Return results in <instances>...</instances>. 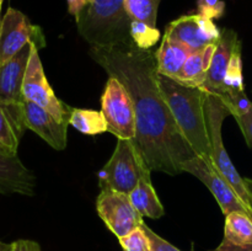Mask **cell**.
<instances>
[{"instance_id": "obj_24", "label": "cell", "mask_w": 252, "mask_h": 251, "mask_svg": "<svg viewBox=\"0 0 252 251\" xmlns=\"http://www.w3.org/2000/svg\"><path fill=\"white\" fill-rule=\"evenodd\" d=\"M130 39L140 49H152L160 38V32L157 27L150 26L142 21H130Z\"/></svg>"}, {"instance_id": "obj_18", "label": "cell", "mask_w": 252, "mask_h": 251, "mask_svg": "<svg viewBox=\"0 0 252 251\" xmlns=\"http://www.w3.org/2000/svg\"><path fill=\"white\" fill-rule=\"evenodd\" d=\"M191 53L186 46L164 34L159 49L155 52L158 74L175 79Z\"/></svg>"}, {"instance_id": "obj_34", "label": "cell", "mask_w": 252, "mask_h": 251, "mask_svg": "<svg viewBox=\"0 0 252 251\" xmlns=\"http://www.w3.org/2000/svg\"><path fill=\"white\" fill-rule=\"evenodd\" d=\"M2 1H4V0H0V11H1V5H2Z\"/></svg>"}, {"instance_id": "obj_19", "label": "cell", "mask_w": 252, "mask_h": 251, "mask_svg": "<svg viewBox=\"0 0 252 251\" xmlns=\"http://www.w3.org/2000/svg\"><path fill=\"white\" fill-rule=\"evenodd\" d=\"M128 196L133 207L142 217L158 219L164 216V207L153 187L150 175L142 177L135 188Z\"/></svg>"}, {"instance_id": "obj_28", "label": "cell", "mask_w": 252, "mask_h": 251, "mask_svg": "<svg viewBox=\"0 0 252 251\" xmlns=\"http://www.w3.org/2000/svg\"><path fill=\"white\" fill-rule=\"evenodd\" d=\"M235 121L238 122L239 127H240L241 132H243L244 138H245L246 143L249 147L252 149V105L249 110L248 113L241 116H236Z\"/></svg>"}, {"instance_id": "obj_17", "label": "cell", "mask_w": 252, "mask_h": 251, "mask_svg": "<svg viewBox=\"0 0 252 251\" xmlns=\"http://www.w3.org/2000/svg\"><path fill=\"white\" fill-rule=\"evenodd\" d=\"M216 48L217 44H209L206 48L192 52L174 80L189 88H202Z\"/></svg>"}, {"instance_id": "obj_9", "label": "cell", "mask_w": 252, "mask_h": 251, "mask_svg": "<svg viewBox=\"0 0 252 251\" xmlns=\"http://www.w3.org/2000/svg\"><path fill=\"white\" fill-rule=\"evenodd\" d=\"M96 209L117 239L128 235L144 223L143 217L133 207L129 196L122 192L101 189L96 199Z\"/></svg>"}, {"instance_id": "obj_15", "label": "cell", "mask_w": 252, "mask_h": 251, "mask_svg": "<svg viewBox=\"0 0 252 251\" xmlns=\"http://www.w3.org/2000/svg\"><path fill=\"white\" fill-rule=\"evenodd\" d=\"M240 43L238 34L233 30H223L220 39L217 43L216 52L212 58L211 65L207 71L206 83L202 89L207 93L214 94L217 96L223 95V85L225 79L226 69L233 56L234 49Z\"/></svg>"}, {"instance_id": "obj_21", "label": "cell", "mask_w": 252, "mask_h": 251, "mask_svg": "<svg viewBox=\"0 0 252 251\" xmlns=\"http://www.w3.org/2000/svg\"><path fill=\"white\" fill-rule=\"evenodd\" d=\"M69 126L88 135H96L107 132V125L102 112L94 110L73 108L69 118Z\"/></svg>"}, {"instance_id": "obj_31", "label": "cell", "mask_w": 252, "mask_h": 251, "mask_svg": "<svg viewBox=\"0 0 252 251\" xmlns=\"http://www.w3.org/2000/svg\"><path fill=\"white\" fill-rule=\"evenodd\" d=\"M213 251H252V245H248V246H239V245H234V244L229 243L224 239L223 241L220 243V245L218 248L214 249Z\"/></svg>"}, {"instance_id": "obj_3", "label": "cell", "mask_w": 252, "mask_h": 251, "mask_svg": "<svg viewBox=\"0 0 252 251\" xmlns=\"http://www.w3.org/2000/svg\"><path fill=\"white\" fill-rule=\"evenodd\" d=\"M75 20L79 32L90 46L132 41V20L126 12L125 0H91Z\"/></svg>"}, {"instance_id": "obj_6", "label": "cell", "mask_w": 252, "mask_h": 251, "mask_svg": "<svg viewBox=\"0 0 252 251\" xmlns=\"http://www.w3.org/2000/svg\"><path fill=\"white\" fill-rule=\"evenodd\" d=\"M101 112L107 125V132L117 139H134L135 113L127 89L118 79L110 76L101 97Z\"/></svg>"}, {"instance_id": "obj_11", "label": "cell", "mask_w": 252, "mask_h": 251, "mask_svg": "<svg viewBox=\"0 0 252 251\" xmlns=\"http://www.w3.org/2000/svg\"><path fill=\"white\" fill-rule=\"evenodd\" d=\"M165 36L186 46L191 52L206 48L209 44H217L221 31L213 20L202 16L198 12L185 15L172 21L165 30Z\"/></svg>"}, {"instance_id": "obj_22", "label": "cell", "mask_w": 252, "mask_h": 251, "mask_svg": "<svg viewBox=\"0 0 252 251\" xmlns=\"http://www.w3.org/2000/svg\"><path fill=\"white\" fill-rule=\"evenodd\" d=\"M245 93L243 78V58H241V42L234 49L233 56L226 69L225 79L223 85V95L219 96L221 100Z\"/></svg>"}, {"instance_id": "obj_20", "label": "cell", "mask_w": 252, "mask_h": 251, "mask_svg": "<svg viewBox=\"0 0 252 251\" xmlns=\"http://www.w3.org/2000/svg\"><path fill=\"white\" fill-rule=\"evenodd\" d=\"M224 239L234 245H252V216L246 211H235L225 216Z\"/></svg>"}, {"instance_id": "obj_8", "label": "cell", "mask_w": 252, "mask_h": 251, "mask_svg": "<svg viewBox=\"0 0 252 251\" xmlns=\"http://www.w3.org/2000/svg\"><path fill=\"white\" fill-rule=\"evenodd\" d=\"M29 43H34L39 49L46 47L41 27L32 25L24 12L9 7L0 21V65Z\"/></svg>"}, {"instance_id": "obj_13", "label": "cell", "mask_w": 252, "mask_h": 251, "mask_svg": "<svg viewBox=\"0 0 252 251\" xmlns=\"http://www.w3.org/2000/svg\"><path fill=\"white\" fill-rule=\"evenodd\" d=\"M36 176L27 169L17 153L0 148V193L33 196Z\"/></svg>"}, {"instance_id": "obj_2", "label": "cell", "mask_w": 252, "mask_h": 251, "mask_svg": "<svg viewBox=\"0 0 252 251\" xmlns=\"http://www.w3.org/2000/svg\"><path fill=\"white\" fill-rule=\"evenodd\" d=\"M158 85L172 117L185 139L197 157L212 162L211 142L206 118L207 91L189 88L167 76L158 74Z\"/></svg>"}, {"instance_id": "obj_4", "label": "cell", "mask_w": 252, "mask_h": 251, "mask_svg": "<svg viewBox=\"0 0 252 251\" xmlns=\"http://www.w3.org/2000/svg\"><path fill=\"white\" fill-rule=\"evenodd\" d=\"M206 118H207V128H208L209 142H211L212 150V164L219 171V174L231 185L241 201L248 207L249 212L252 216V199L248 188L245 186V181L238 170L234 166L233 161L229 157L228 152L225 150L221 137V127L223 122L230 112L226 108L225 103L219 96L214 94L207 93L206 103Z\"/></svg>"}, {"instance_id": "obj_10", "label": "cell", "mask_w": 252, "mask_h": 251, "mask_svg": "<svg viewBox=\"0 0 252 251\" xmlns=\"http://www.w3.org/2000/svg\"><path fill=\"white\" fill-rule=\"evenodd\" d=\"M182 171L193 175L206 185L207 188L212 192L214 198L220 206L224 216L235 211L249 212L248 207L241 201L235 189L219 174L218 170L213 166L211 161L196 155L182 165Z\"/></svg>"}, {"instance_id": "obj_33", "label": "cell", "mask_w": 252, "mask_h": 251, "mask_svg": "<svg viewBox=\"0 0 252 251\" xmlns=\"http://www.w3.org/2000/svg\"><path fill=\"white\" fill-rule=\"evenodd\" d=\"M244 181H245V186L246 188H248L249 193H250L251 199H252V179H244Z\"/></svg>"}, {"instance_id": "obj_5", "label": "cell", "mask_w": 252, "mask_h": 251, "mask_svg": "<svg viewBox=\"0 0 252 251\" xmlns=\"http://www.w3.org/2000/svg\"><path fill=\"white\" fill-rule=\"evenodd\" d=\"M132 139H117L111 159L98 172L101 189L129 194L142 177L150 175Z\"/></svg>"}, {"instance_id": "obj_16", "label": "cell", "mask_w": 252, "mask_h": 251, "mask_svg": "<svg viewBox=\"0 0 252 251\" xmlns=\"http://www.w3.org/2000/svg\"><path fill=\"white\" fill-rule=\"evenodd\" d=\"M22 106L0 105V148L17 153L20 140L26 130Z\"/></svg>"}, {"instance_id": "obj_27", "label": "cell", "mask_w": 252, "mask_h": 251, "mask_svg": "<svg viewBox=\"0 0 252 251\" xmlns=\"http://www.w3.org/2000/svg\"><path fill=\"white\" fill-rule=\"evenodd\" d=\"M142 226L143 229H144L145 234L148 235V238H149L153 251H181L179 250L176 246H174L172 244H170L169 241H166L165 239H162L161 236L158 235V234L155 233V231H153L145 223H143Z\"/></svg>"}, {"instance_id": "obj_23", "label": "cell", "mask_w": 252, "mask_h": 251, "mask_svg": "<svg viewBox=\"0 0 252 251\" xmlns=\"http://www.w3.org/2000/svg\"><path fill=\"white\" fill-rule=\"evenodd\" d=\"M160 1L161 0H125V9L130 20L157 27Z\"/></svg>"}, {"instance_id": "obj_14", "label": "cell", "mask_w": 252, "mask_h": 251, "mask_svg": "<svg viewBox=\"0 0 252 251\" xmlns=\"http://www.w3.org/2000/svg\"><path fill=\"white\" fill-rule=\"evenodd\" d=\"M24 116L27 129L33 130L53 149L63 150L66 147L69 123L57 120L48 111L27 100H24Z\"/></svg>"}, {"instance_id": "obj_1", "label": "cell", "mask_w": 252, "mask_h": 251, "mask_svg": "<svg viewBox=\"0 0 252 251\" xmlns=\"http://www.w3.org/2000/svg\"><path fill=\"white\" fill-rule=\"evenodd\" d=\"M90 56L108 76L125 85L133 101L135 137L133 143L150 171L181 174L182 165L196 157L172 117L158 85L155 53L132 41L91 46Z\"/></svg>"}, {"instance_id": "obj_30", "label": "cell", "mask_w": 252, "mask_h": 251, "mask_svg": "<svg viewBox=\"0 0 252 251\" xmlns=\"http://www.w3.org/2000/svg\"><path fill=\"white\" fill-rule=\"evenodd\" d=\"M91 0H66L68 2V11L69 14L76 17L85 10V7L90 4Z\"/></svg>"}, {"instance_id": "obj_7", "label": "cell", "mask_w": 252, "mask_h": 251, "mask_svg": "<svg viewBox=\"0 0 252 251\" xmlns=\"http://www.w3.org/2000/svg\"><path fill=\"white\" fill-rule=\"evenodd\" d=\"M38 51V47L33 46L29 64H27L26 73H25L22 95L25 100L41 106L42 108L52 113L57 120L69 123L73 108L69 107L54 95L44 74Z\"/></svg>"}, {"instance_id": "obj_29", "label": "cell", "mask_w": 252, "mask_h": 251, "mask_svg": "<svg viewBox=\"0 0 252 251\" xmlns=\"http://www.w3.org/2000/svg\"><path fill=\"white\" fill-rule=\"evenodd\" d=\"M14 251H41L38 244L33 240H27V239H20L12 243Z\"/></svg>"}, {"instance_id": "obj_26", "label": "cell", "mask_w": 252, "mask_h": 251, "mask_svg": "<svg viewBox=\"0 0 252 251\" xmlns=\"http://www.w3.org/2000/svg\"><path fill=\"white\" fill-rule=\"evenodd\" d=\"M198 14L211 20L219 19L225 11V2L223 0H198L197 1Z\"/></svg>"}, {"instance_id": "obj_25", "label": "cell", "mask_w": 252, "mask_h": 251, "mask_svg": "<svg viewBox=\"0 0 252 251\" xmlns=\"http://www.w3.org/2000/svg\"><path fill=\"white\" fill-rule=\"evenodd\" d=\"M118 240L123 251H153L149 238L145 234L143 226H139Z\"/></svg>"}, {"instance_id": "obj_32", "label": "cell", "mask_w": 252, "mask_h": 251, "mask_svg": "<svg viewBox=\"0 0 252 251\" xmlns=\"http://www.w3.org/2000/svg\"><path fill=\"white\" fill-rule=\"evenodd\" d=\"M0 251H14V245L12 243H4L0 240Z\"/></svg>"}, {"instance_id": "obj_12", "label": "cell", "mask_w": 252, "mask_h": 251, "mask_svg": "<svg viewBox=\"0 0 252 251\" xmlns=\"http://www.w3.org/2000/svg\"><path fill=\"white\" fill-rule=\"evenodd\" d=\"M34 43L25 46L16 56L0 65V105L22 106V84Z\"/></svg>"}]
</instances>
